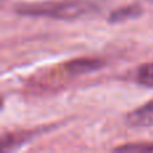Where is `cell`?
<instances>
[{
	"instance_id": "6da1fadb",
	"label": "cell",
	"mask_w": 153,
	"mask_h": 153,
	"mask_svg": "<svg viewBox=\"0 0 153 153\" xmlns=\"http://www.w3.org/2000/svg\"><path fill=\"white\" fill-rule=\"evenodd\" d=\"M94 8L87 0H55L39 3H19L15 12L22 16L48 18L55 20H75Z\"/></svg>"
},
{
	"instance_id": "7a4b0ae2",
	"label": "cell",
	"mask_w": 153,
	"mask_h": 153,
	"mask_svg": "<svg viewBox=\"0 0 153 153\" xmlns=\"http://www.w3.org/2000/svg\"><path fill=\"white\" fill-rule=\"evenodd\" d=\"M105 61L98 58H78L67 62L65 65V70L71 75H83L89 73L97 71V70L103 69Z\"/></svg>"
},
{
	"instance_id": "3957f363",
	"label": "cell",
	"mask_w": 153,
	"mask_h": 153,
	"mask_svg": "<svg viewBox=\"0 0 153 153\" xmlns=\"http://www.w3.org/2000/svg\"><path fill=\"white\" fill-rule=\"evenodd\" d=\"M128 124L137 128L153 126V100L137 108L126 117Z\"/></svg>"
},
{
	"instance_id": "277c9868",
	"label": "cell",
	"mask_w": 153,
	"mask_h": 153,
	"mask_svg": "<svg viewBox=\"0 0 153 153\" xmlns=\"http://www.w3.org/2000/svg\"><path fill=\"white\" fill-rule=\"evenodd\" d=\"M141 15H143V7L140 4H129L111 11L110 15H109V22L113 24L122 23V22L136 19Z\"/></svg>"
},
{
	"instance_id": "5b68a950",
	"label": "cell",
	"mask_w": 153,
	"mask_h": 153,
	"mask_svg": "<svg viewBox=\"0 0 153 153\" xmlns=\"http://www.w3.org/2000/svg\"><path fill=\"white\" fill-rule=\"evenodd\" d=\"M137 82L143 86L153 89V62L141 66L137 71Z\"/></svg>"
},
{
	"instance_id": "8992f818",
	"label": "cell",
	"mask_w": 153,
	"mask_h": 153,
	"mask_svg": "<svg viewBox=\"0 0 153 153\" xmlns=\"http://www.w3.org/2000/svg\"><path fill=\"white\" fill-rule=\"evenodd\" d=\"M117 152H153V143H134L117 146Z\"/></svg>"
}]
</instances>
